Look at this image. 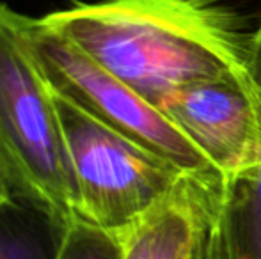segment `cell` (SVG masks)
Here are the masks:
<instances>
[{
	"mask_svg": "<svg viewBox=\"0 0 261 259\" xmlns=\"http://www.w3.org/2000/svg\"><path fill=\"white\" fill-rule=\"evenodd\" d=\"M41 18L158 110L194 83L256 78L254 34L217 0L73 2Z\"/></svg>",
	"mask_w": 261,
	"mask_h": 259,
	"instance_id": "6da1fadb",
	"label": "cell"
},
{
	"mask_svg": "<svg viewBox=\"0 0 261 259\" xmlns=\"http://www.w3.org/2000/svg\"><path fill=\"white\" fill-rule=\"evenodd\" d=\"M25 25V14L0 4V170L14 199L71 225L75 195L61 123Z\"/></svg>",
	"mask_w": 261,
	"mask_h": 259,
	"instance_id": "7a4b0ae2",
	"label": "cell"
},
{
	"mask_svg": "<svg viewBox=\"0 0 261 259\" xmlns=\"http://www.w3.org/2000/svg\"><path fill=\"white\" fill-rule=\"evenodd\" d=\"M52 96L71 170L76 222L126 236L187 176L68 100Z\"/></svg>",
	"mask_w": 261,
	"mask_h": 259,
	"instance_id": "3957f363",
	"label": "cell"
},
{
	"mask_svg": "<svg viewBox=\"0 0 261 259\" xmlns=\"http://www.w3.org/2000/svg\"><path fill=\"white\" fill-rule=\"evenodd\" d=\"M25 36L39 73L54 94L171 162L185 176L224 181L204 153L164 112L45 23L41 16H27Z\"/></svg>",
	"mask_w": 261,
	"mask_h": 259,
	"instance_id": "277c9868",
	"label": "cell"
},
{
	"mask_svg": "<svg viewBox=\"0 0 261 259\" xmlns=\"http://www.w3.org/2000/svg\"><path fill=\"white\" fill-rule=\"evenodd\" d=\"M160 110L204 153L226 185L259 165L261 85L256 78H219L183 87Z\"/></svg>",
	"mask_w": 261,
	"mask_h": 259,
	"instance_id": "5b68a950",
	"label": "cell"
},
{
	"mask_svg": "<svg viewBox=\"0 0 261 259\" xmlns=\"http://www.w3.org/2000/svg\"><path fill=\"white\" fill-rule=\"evenodd\" d=\"M224 192V181L183 178L176 190L124 236L123 259H192Z\"/></svg>",
	"mask_w": 261,
	"mask_h": 259,
	"instance_id": "8992f818",
	"label": "cell"
},
{
	"mask_svg": "<svg viewBox=\"0 0 261 259\" xmlns=\"http://www.w3.org/2000/svg\"><path fill=\"white\" fill-rule=\"evenodd\" d=\"M252 68L261 85V34H256ZM226 259H261V162L249 176L226 185L217 213Z\"/></svg>",
	"mask_w": 261,
	"mask_h": 259,
	"instance_id": "52a82bcc",
	"label": "cell"
},
{
	"mask_svg": "<svg viewBox=\"0 0 261 259\" xmlns=\"http://www.w3.org/2000/svg\"><path fill=\"white\" fill-rule=\"evenodd\" d=\"M68 227L45 208L7 200L0 204V259H59Z\"/></svg>",
	"mask_w": 261,
	"mask_h": 259,
	"instance_id": "ba28073f",
	"label": "cell"
},
{
	"mask_svg": "<svg viewBox=\"0 0 261 259\" xmlns=\"http://www.w3.org/2000/svg\"><path fill=\"white\" fill-rule=\"evenodd\" d=\"M124 236L73 222L68 227L59 259H123Z\"/></svg>",
	"mask_w": 261,
	"mask_h": 259,
	"instance_id": "9c48e42d",
	"label": "cell"
},
{
	"mask_svg": "<svg viewBox=\"0 0 261 259\" xmlns=\"http://www.w3.org/2000/svg\"><path fill=\"white\" fill-rule=\"evenodd\" d=\"M217 213H219V210L215 211V215H213L206 231L201 236L199 245H197L192 259H226L224 257L222 245H220L219 231H217Z\"/></svg>",
	"mask_w": 261,
	"mask_h": 259,
	"instance_id": "30bf717a",
	"label": "cell"
},
{
	"mask_svg": "<svg viewBox=\"0 0 261 259\" xmlns=\"http://www.w3.org/2000/svg\"><path fill=\"white\" fill-rule=\"evenodd\" d=\"M11 199H14V197L11 194V188H9V185H7L6 178H4L2 170H0V204L7 203V200H11Z\"/></svg>",
	"mask_w": 261,
	"mask_h": 259,
	"instance_id": "8fae6325",
	"label": "cell"
}]
</instances>
